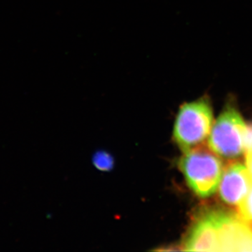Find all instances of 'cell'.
Returning <instances> with one entry per match:
<instances>
[{
	"label": "cell",
	"instance_id": "obj_8",
	"mask_svg": "<svg viewBox=\"0 0 252 252\" xmlns=\"http://www.w3.org/2000/svg\"><path fill=\"white\" fill-rule=\"evenodd\" d=\"M245 158H246V165L249 170L251 172L252 175V152H247L245 153Z\"/></svg>",
	"mask_w": 252,
	"mask_h": 252
},
{
	"label": "cell",
	"instance_id": "obj_7",
	"mask_svg": "<svg viewBox=\"0 0 252 252\" xmlns=\"http://www.w3.org/2000/svg\"><path fill=\"white\" fill-rule=\"evenodd\" d=\"M245 153L252 152V124L247 126L245 137Z\"/></svg>",
	"mask_w": 252,
	"mask_h": 252
},
{
	"label": "cell",
	"instance_id": "obj_1",
	"mask_svg": "<svg viewBox=\"0 0 252 252\" xmlns=\"http://www.w3.org/2000/svg\"><path fill=\"white\" fill-rule=\"evenodd\" d=\"M209 146L200 144L184 152L178 162L189 187L202 198L217 191L223 175V162Z\"/></svg>",
	"mask_w": 252,
	"mask_h": 252
},
{
	"label": "cell",
	"instance_id": "obj_2",
	"mask_svg": "<svg viewBox=\"0 0 252 252\" xmlns=\"http://www.w3.org/2000/svg\"><path fill=\"white\" fill-rule=\"evenodd\" d=\"M213 111L207 97L181 106L174 125L173 139L182 152L203 144L210 135Z\"/></svg>",
	"mask_w": 252,
	"mask_h": 252
},
{
	"label": "cell",
	"instance_id": "obj_4",
	"mask_svg": "<svg viewBox=\"0 0 252 252\" xmlns=\"http://www.w3.org/2000/svg\"><path fill=\"white\" fill-rule=\"evenodd\" d=\"M252 190V175L248 166L240 161L228 163L223 169L219 193L228 205L238 206Z\"/></svg>",
	"mask_w": 252,
	"mask_h": 252
},
{
	"label": "cell",
	"instance_id": "obj_6",
	"mask_svg": "<svg viewBox=\"0 0 252 252\" xmlns=\"http://www.w3.org/2000/svg\"><path fill=\"white\" fill-rule=\"evenodd\" d=\"M238 207L239 216L252 225V190Z\"/></svg>",
	"mask_w": 252,
	"mask_h": 252
},
{
	"label": "cell",
	"instance_id": "obj_3",
	"mask_svg": "<svg viewBox=\"0 0 252 252\" xmlns=\"http://www.w3.org/2000/svg\"><path fill=\"white\" fill-rule=\"evenodd\" d=\"M247 126L234 106L227 105L210 132L208 146L219 157L235 160L245 153Z\"/></svg>",
	"mask_w": 252,
	"mask_h": 252
},
{
	"label": "cell",
	"instance_id": "obj_5",
	"mask_svg": "<svg viewBox=\"0 0 252 252\" xmlns=\"http://www.w3.org/2000/svg\"><path fill=\"white\" fill-rule=\"evenodd\" d=\"M93 163L97 170L108 172L114 167V158L108 152L99 151L94 154L92 158Z\"/></svg>",
	"mask_w": 252,
	"mask_h": 252
}]
</instances>
